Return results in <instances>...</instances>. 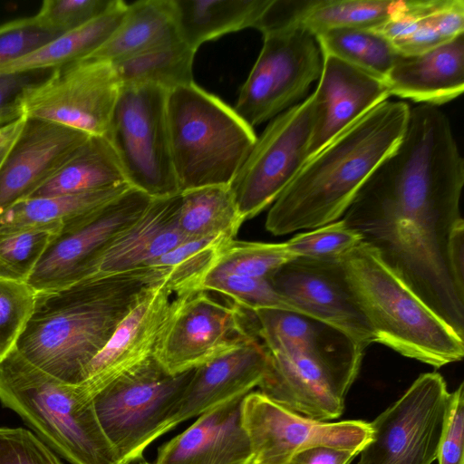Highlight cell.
<instances>
[{
	"label": "cell",
	"mask_w": 464,
	"mask_h": 464,
	"mask_svg": "<svg viewBox=\"0 0 464 464\" xmlns=\"http://www.w3.org/2000/svg\"><path fill=\"white\" fill-rule=\"evenodd\" d=\"M168 273L167 267H140L38 293L15 350L55 379L82 383L87 366L141 293Z\"/></svg>",
	"instance_id": "1"
},
{
	"label": "cell",
	"mask_w": 464,
	"mask_h": 464,
	"mask_svg": "<svg viewBox=\"0 0 464 464\" xmlns=\"http://www.w3.org/2000/svg\"><path fill=\"white\" fill-rule=\"evenodd\" d=\"M410 109L407 102L386 100L313 155L271 205L266 229L282 236L341 219L399 142Z\"/></svg>",
	"instance_id": "2"
},
{
	"label": "cell",
	"mask_w": 464,
	"mask_h": 464,
	"mask_svg": "<svg viewBox=\"0 0 464 464\" xmlns=\"http://www.w3.org/2000/svg\"><path fill=\"white\" fill-rule=\"evenodd\" d=\"M375 343L433 367L460 361L464 340L381 257L361 242L340 258Z\"/></svg>",
	"instance_id": "3"
},
{
	"label": "cell",
	"mask_w": 464,
	"mask_h": 464,
	"mask_svg": "<svg viewBox=\"0 0 464 464\" xmlns=\"http://www.w3.org/2000/svg\"><path fill=\"white\" fill-rule=\"evenodd\" d=\"M0 401L71 464H120L81 386L41 371L15 348L0 361Z\"/></svg>",
	"instance_id": "4"
},
{
	"label": "cell",
	"mask_w": 464,
	"mask_h": 464,
	"mask_svg": "<svg viewBox=\"0 0 464 464\" xmlns=\"http://www.w3.org/2000/svg\"><path fill=\"white\" fill-rule=\"evenodd\" d=\"M166 112L179 193L230 187L256 143L254 129L195 82L168 92Z\"/></svg>",
	"instance_id": "5"
},
{
	"label": "cell",
	"mask_w": 464,
	"mask_h": 464,
	"mask_svg": "<svg viewBox=\"0 0 464 464\" xmlns=\"http://www.w3.org/2000/svg\"><path fill=\"white\" fill-rule=\"evenodd\" d=\"M194 369L170 374L153 357L92 398L99 424L120 464L140 459L169 430Z\"/></svg>",
	"instance_id": "6"
},
{
	"label": "cell",
	"mask_w": 464,
	"mask_h": 464,
	"mask_svg": "<svg viewBox=\"0 0 464 464\" xmlns=\"http://www.w3.org/2000/svg\"><path fill=\"white\" fill-rule=\"evenodd\" d=\"M167 93L152 84L121 85L105 135L126 181L151 198L179 193L169 149Z\"/></svg>",
	"instance_id": "7"
},
{
	"label": "cell",
	"mask_w": 464,
	"mask_h": 464,
	"mask_svg": "<svg viewBox=\"0 0 464 464\" xmlns=\"http://www.w3.org/2000/svg\"><path fill=\"white\" fill-rule=\"evenodd\" d=\"M263 46L234 107L254 129L304 101L323 66L314 34L296 25L262 33Z\"/></svg>",
	"instance_id": "8"
},
{
	"label": "cell",
	"mask_w": 464,
	"mask_h": 464,
	"mask_svg": "<svg viewBox=\"0 0 464 464\" xmlns=\"http://www.w3.org/2000/svg\"><path fill=\"white\" fill-rule=\"evenodd\" d=\"M315 121L316 103L310 94L269 121L256 138L230 185L245 221L272 205L309 160Z\"/></svg>",
	"instance_id": "9"
},
{
	"label": "cell",
	"mask_w": 464,
	"mask_h": 464,
	"mask_svg": "<svg viewBox=\"0 0 464 464\" xmlns=\"http://www.w3.org/2000/svg\"><path fill=\"white\" fill-rule=\"evenodd\" d=\"M252 340L253 312L198 289L181 302L163 329L154 358L170 374L195 369Z\"/></svg>",
	"instance_id": "10"
},
{
	"label": "cell",
	"mask_w": 464,
	"mask_h": 464,
	"mask_svg": "<svg viewBox=\"0 0 464 464\" xmlns=\"http://www.w3.org/2000/svg\"><path fill=\"white\" fill-rule=\"evenodd\" d=\"M450 394L440 373L420 375L369 422L371 439L358 464H431L437 459Z\"/></svg>",
	"instance_id": "11"
},
{
	"label": "cell",
	"mask_w": 464,
	"mask_h": 464,
	"mask_svg": "<svg viewBox=\"0 0 464 464\" xmlns=\"http://www.w3.org/2000/svg\"><path fill=\"white\" fill-rule=\"evenodd\" d=\"M152 199L130 188L100 209L65 224L27 284L38 294L93 276L106 249L142 215Z\"/></svg>",
	"instance_id": "12"
},
{
	"label": "cell",
	"mask_w": 464,
	"mask_h": 464,
	"mask_svg": "<svg viewBox=\"0 0 464 464\" xmlns=\"http://www.w3.org/2000/svg\"><path fill=\"white\" fill-rule=\"evenodd\" d=\"M121 89L111 63L85 58L53 69L31 88L24 101V114L91 136H105Z\"/></svg>",
	"instance_id": "13"
},
{
	"label": "cell",
	"mask_w": 464,
	"mask_h": 464,
	"mask_svg": "<svg viewBox=\"0 0 464 464\" xmlns=\"http://www.w3.org/2000/svg\"><path fill=\"white\" fill-rule=\"evenodd\" d=\"M241 420L253 452V464H288L309 448L326 446L362 451L371 439L363 420L319 421L295 413L260 392H250Z\"/></svg>",
	"instance_id": "14"
},
{
	"label": "cell",
	"mask_w": 464,
	"mask_h": 464,
	"mask_svg": "<svg viewBox=\"0 0 464 464\" xmlns=\"http://www.w3.org/2000/svg\"><path fill=\"white\" fill-rule=\"evenodd\" d=\"M267 352L260 392L302 416L329 421L343 412L362 359Z\"/></svg>",
	"instance_id": "15"
},
{
	"label": "cell",
	"mask_w": 464,
	"mask_h": 464,
	"mask_svg": "<svg viewBox=\"0 0 464 464\" xmlns=\"http://www.w3.org/2000/svg\"><path fill=\"white\" fill-rule=\"evenodd\" d=\"M193 291L173 284L168 275L148 286L87 366L79 384L83 392L92 400L120 376L153 357L163 329Z\"/></svg>",
	"instance_id": "16"
},
{
	"label": "cell",
	"mask_w": 464,
	"mask_h": 464,
	"mask_svg": "<svg viewBox=\"0 0 464 464\" xmlns=\"http://www.w3.org/2000/svg\"><path fill=\"white\" fill-rule=\"evenodd\" d=\"M268 279L297 313L332 325L364 349L375 343L373 330L351 290L340 259L294 257Z\"/></svg>",
	"instance_id": "17"
},
{
	"label": "cell",
	"mask_w": 464,
	"mask_h": 464,
	"mask_svg": "<svg viewBox=\"0 0 464 464\" xmlns=\"http://www.w3.org/2000/svg\"><path fill=\"white\" fill-rule=\"evenodd\" d=\"M91 135L25 117L24 127L0 169V214L30 198Z\"/></svg>",
	"instance_id": "18"
},
{
	"label": "cell",
	"mask_w": 464,
	"mask_h": 464,
	"mask_svg": "<svg viewBox=\"0 0 464 464\" xmlns=\"http://www.w3.org/2000/svg\"><path fill=\"white\" fill-rule=\"evenodd\" d=\"M322 59V72L312 93L316 103V121L310 158L391 96L384 81L334 56L323 54Z\"/></svg>",
	"instance_id": "19"
},
{
	"label": "cell",
	"mask_w": 464,
	"mask_h": 464,
	"mask_svg": "<svg viewBox=\"0 0 464 464\" xmlns=\"http://www.w3.org/2000/svg\"><path fill=\"white\" fill-rule=\"evenodd\" d=\"M266 362V349L259 340H252L195 368L169 430L249 393L262 381Z\"/></svg>",
	"instance_id": "20"
},
{
	"label": "cell",
	"mask_w": 464,
	"mask_h": 464,
	"mask_svg": "<svg viewBox=\"0 0 464 464\" xmlns=\"http://www.w3.org/2000/svg\"><path fill=\"white\" fill-rule=\"evenodd\" d=\"M245 396L198 416L159 449L155 464H251L253 452L241 420Z\"/></svg>",
	"instance_id": "21"
},
{
	"label": "cell",
	"mask_w": 464,
	"mask_h": 464,
	"mask_svg": "<svg viewBox=\"0 0 464 464\" xmlns=\"http://www.w3.org/2000/svg\"><path fill=\"white\" fill-rule=\"evenodd\" d=\"M384 82L390 95L440 106L464 90V35L414 54H400Z\"/></svg>",
	"instance_id": "22"
},
{
	"label": "cell",
	"mask_w": 464,
	"mask_h": 464,
	"mask_svg": "<svg viewBox=\"0 0 464 464\" xmlns=\"http://www.w3.org/2000/svg\"><path fill=\"white\" fill-rule=\"evenodd\" d=\"M180 202V193L153 198L142 215L106 249L94 276L148 267L150 262L188 240L178 225Z\"/></svg>",
	"instance_id": "23"
},
{
	"label": "cell",
	"mask_w": 464,
	"mask_h": 464,
	"mask_svg": "<svg viewBox=\"0 0 464 464\" xmlns=\"http://www.w3.org/2000/svg\"><path fill=\"white\" fill-rule=\"evenodd\" d=\"M266 351L328 358L362 359L364 348L344 333L312 316L285 309L253 312Z\"/></svg>",
	"instance_id": "24"
},
{
	"label": "cell",
	"mask_w": 464,
	"mask_h": 464,
	"mask_svg": "<svg viewBox=\"0 0 464 464\" xmlns=\"http://www.w3.org/2000/svg\"><path fill=\"white\" fill-rule=\"evenodd\" d=\"M372 30L400 54H419L463 34L464 1L409 0L404 9Z\"/></svg>",
	"instance_id": "25"
},
{
	"label": "cell",
	"mask_w": 464,
	"mask_h": 464,
	"mask_svg": "<svg viewBox=\"0 0 464 464\" xmlns=\"http://www.w3.org/2000/svg\"><path fill=\"white\" fill-rule=\"evenodd\" d=\"M178 38L173 0H140L128 4L118 27L88 58L114 63Z\"/></svg>",
	"instance_id": "26"
},
{
	"label": "cell",
	"mask_w": 464,
	"mask_h": 464,
	"mask_svg": "<svg viewBox=\"0 0 464 464\" xmlns=\"http://www.w3.org/2000/svg\"><path fill=\"white\" fill-rule=\"evenodd\" d=\"M271 0H173L179 38L196 51L225 34L257 27Z\"/></svg>",
	"instance_id": "27"
},
{
	"label": "cell",
	"mask_w": 464,
	"mask_h": 464,
	"mask_svg": "<svg viewBox=\"0 0 464 464\" xmlns=\"http://www.w3.org/2000/svg\"><path fill=\"white\" fill-rule=\"evenodd\" d=\"M409 0H287L286 24L312 34L336 28L373 29L407 5Z\"/></svg>",
	"instance_id": "28"
},
{
	"label": "cell",
	"mask_w": 464,
	"mask_h": 464,
	"mask_svg": "<svg viewBox=\"0 0 464 464\" xmlns=\"http://www.w3.org/2000/svg\"><path fill=\"white\" fill-rule=\"evenodd\" d=\"M122 183L128 182L108 139L105 136H90L30 198L94 191Z\"/></svg>",
	"instance_id": "29"
},
{
	"label": "cell",
	"mask_w": 464,
	"mask_h": 464,
	"mask_svg": "<svg viewBox=\"0 0 464 464\" xmlns=\"http://www.w3.org/2000/svg\"><path fill=\"white\" fill-rule=\"evenodd\" d=\"M130 188L122 183L94 191L23 199L0 214V237L50 224L64 226L106 206Z\"/></svg>",
	"instance_id": "30"
},
{
	"label": "cell",
	"mask_w": 464,
	"mask_h": 464,
	"mask_svg": "<svg viewBox=\"0 0 464 464\" xmlns=\"http://www.w3.org/2000/svg\"><path fill=\"white\" fill-rule=\"evenodd\" d=\"M128 4L116 0L106 13L75 30L63 34L34 52L0 68V73L51 70L88 58L120 24Z\"/></svg>",
	"instance_id": "31"
},
{
	"label": "cell",
	"mask_w": 464,
	"mask_h": 464,
	"mask_svg": "<svg viewBox=\"0 0 464 464\" xmlns=\"http://www.w3.org/2000/svg\"><path fill=\"white\" fill-rule=\"evenodd\" d=\"M180 194L178 225L187 239H235L245 220L230 187H205Z\"/></svg>",
	"instance_id": "32"
},
{
	"label": "cell",
	"mask_w": 464,
	"mask_h": 464,
	"mask_svg": "<svg viewBox=\"0 0 464 464\" xmlns=\"http://www.w3.org/2000/svg\"><path fill=\"white\" fill-rule=\"evenodd\" d=\"M195 53L178 38L112 64L121 85L152 84L169 92L194 82Z\"/></svg>",
	"instance_id": "33"
},
{
	"label": "cell",
	"mask_w": 464,
	"mask_h": 464,
	"mask_svg": "<svg viewBox=\"0 0 464 464\" xmlns=\"http://www.w3.org/2000/svg\"><path fill=\"white\" fill-rule=\"evenodd\" d=\"M314 37L322 55L334 56L382 81L400 55L388 39L372 29L336 28Z\"/></svg>",
	"instance_id": "34"
},
{
	"label": "cell",
	"mask_w": 464,
	"mask_h": 464,
	"mask_svg": "<svg viewBox=\"0 0 464 464\" xmlns=\"http://www.w3.org/2000/svg\"><path fill=\"white\" fill-rule=\"evenodd\" d=\"M294 258L285 243H263L232 239L225 243L208 275H236L269 278Z\"/></svg>",
	"instance_id": "35"
},
{
	"label": "cell",
	"mask_w": 464,
	"mask_h": 464,
	"mask_svg": "<svg viewBox=\"0 0 464 464\" xmlns=\"http://www.w3.org/2000/svg\"><path fill=\"white\" fill-rule=\"evenodd\" d=\"M63 227L50 224L0 237V276L27 283Z\"/></svg>",
	"instance_id": "36"
},
{
	"label": "cell",
	"mask_w": 464,
	"mask_h": 464,
	"mask_svg": "<svg viewBox=\"0 0 464 464\" xmlns=\"http://www.w3.org/2000/svg\"><path fill=\"white\" fill-rule=\"evenodd\" d=\"M199 289L219 294L251 312L270 308L296 312L276 291L268 278L208 275L202 280Z\"/></svg>",
	"instance_id": "37"
},
{
	"label": "cell",
	"mask_w": 464,
	"mask_h": 464,
	"mask_svg": "<svg viewBox=\"0 0 464 464\" xmlns=\"http://www.w3.org/2000/svg\"><path fill=\"white\" fill-rule=\"evenodd\" d=\"M36 297L37 293L26 282L0 276V361L15 348Z\"/></svg>",
	"instance_id": "38"
},
{
	"label": "cell",
	"mask_w": 464,
	"mask_h": 464,
	"mask_svg": "<svg viewBox=\"0 0 464 464\" xmlns=\"http://www.w3.org/2000/svg\"><path fill=\"white\" fill-rule=\"evenodd\" d=\"M362 242L355 230L341 218L293 237L285 243L294 257L340 259Z\"/></svg>",
	"instance_id": "39"
},
{
	"label": "cell",
	"mask_w": 464,
	"mask_h": 464,
	"mask_svg": "<svg viewBox=\"0 0 464 464\" xmlns=\"http://www.w3.org/2000/svg\"><path fill=\"white\" fill-rule=\"evenodd\" d=\"M115 3L116 0H45L34 15L44 26L63 34L101 16Z\"/></svg>",
	"instance_id": "40"
},
{
	"label": "cell",
	"mask_w": 464,
	"mask_h": 464,
	"mask_svg": "<svg viewBox=\"0 0 464 464\" xmlns=\"http://www.w3.org/2000/svg\"><path fill=\"white\" fill-rule=\"evenodd\" d=\"M61 35L35 17L13 19L0 24V68L34 52Z\"/></svg>",
	"instance_id": "41"
},
{
	"label": "cell",
	"mask_w": 464,
	"mask_h": 464,
	"mask_svg": "<svg viewBox=\"0 0 464 464\" xmlns=\"http://www.w3.org/2000/svg\"><path fill=\"white\" fill-rule=\"evenodd\" d=\"M0 464H63L32 430L0 427Z\"/></svg>",
	"instance_id": "42"
},
{
	"label": "cell",
	"mask_w": 464,
	"mask_h": 464,
	"mask_svg": "<svg viewBox=\"0 0 464 464\" xmlns=\"http://www.w3.org/2000/svg\"><path fill=\"white\" fill-rule=\"evenodd\" d=\"M52 71L0 73V127L24 116V101L27 92L44 81Z\"/></svg>",
	"instance_id": "43"
},
{
	"label": "cell",
	"mask_w": 464,
	"mask_h": 464,
	"mask_svg": "<svg viewBox=\"0 0 464 464\" xmlns=\"http://www.w3.org/2000/svg\"><path fill=\"white\" fill-rule=\"evenodd\" d=\"M464 384L450 394L437 459L439 464H464Z\"/></svg>",
	"instance_id": "44"
},
{
	"label": "cell",
	"mask_w": 464,
	"mask_h": 464,
	"mask_svg": "<svg viewBox=\"0 0 464 464\" xmlns=\"http://www.w3.org/2000/svg\"><path fill=\"white\" fill-rule=\"evenodd\" d=\"M359 453L348 449L313 447L295 455L288 464H350Z\"/></svg>",
	"instance_id": "45"
},
{
	"label": "cell",
	"mask_w": 464,
	"mask_h": 464,
	"mask_svg": "<svg viewBox=\"0 0 464 464\" xmlns=\"http://www.w3.org/2000/svg\"><path fill=\"white\" fill-rule=\"evenodd\" d=\"M448 262L455 285L464 295V220L457 222L451 229L447 246Z\"/></svg>",
	"instance_id": "46"
},
{
	"label": "cell",
	"mask_w": 464,
	"mask_h": 464,
	"mask_svg": "<svg viewBox=\"0 0 464 464\" xmlns=\"http://www.w3.org/2000/svg\"><path fill=\"white\" fill-rule=\"evenodd\" d=\"M25 121V116L0 127V169L4 165Z\"/></svg>",
	"instance_id": "47"
},
{
	"label": "cell",
	"mask_w": 464,
	"mask_h": 464,
	"mask_svg": "<svg viewBox=\"0 0 464 464\" xmlns=\"http://www.w3.org/2000/svg\"><path fill=\"white\" fill-rule=\"evenodd\" d=\"M143 464H148V463H143Z\"/></svg>",
	"instance_id": "48"
},
{
	"label": "cell",
	"mask_w": 464,
	"mask_h": 464,
	"mask_svg": "<svg viewBox=\"0 0 464 464\" xmlns=\"http://www.w3.org/2000/svg\"><path fill=\"white\" fill-rule=\"evenodd\" d=\"M251 464H253V463L251 462Z\"/></svg>",
	"instance_id": "49"
}]
</instances>
